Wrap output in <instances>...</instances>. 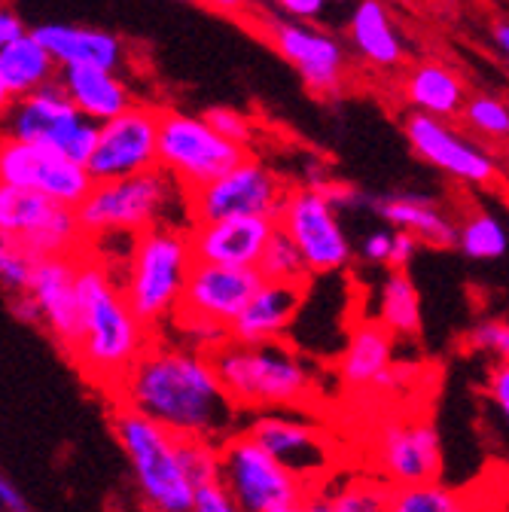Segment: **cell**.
<instances>
[{"mask_svg": "<svg viewBox=\"0 0 509 512\" xmlns=\"http://www.w3.org/2000/svg\"><path fill=\"white\" fill-rule=\"evenodd\" d=\"M110 397L116 406H129L177 436L223 442L244 427V412L229 400L211 354L156 336Z\"/></svg>", "mask_w": 509, "mask_h": 512, "instance_id": "6da1fadb", "label": "cell"}, {"mask_svg": "<svg viewBox=\"0 0 509 512\" xmlns=\"http://www.w3.org/2000/svg\"><path fill=\"white\" fill-rule=\"evenodd\" d=\"M77 293L83 305V330L71 360L95 388L110 394L150 345L153 333L125 305L113 269L89 247L77 253Z\"/></svg>", "mask_w": 509, "mask_h": 512, "instance_id": "7a4b0ae2", "label": "cell"}, {"mask_svg": "<svg viewBox=\"0 0 509 512\" xmlns=\"http://www.w3.org/2000/svg\"><path fill=\"white\" fill-rule=\"evenodd\" d=\"M211 360L229 400L241 412L299 409L308 406L317 391V369L284 339L257 345L229 339Z\"/></svg>", "mask_w": 509, "mask_h": 512, "instance_id": "3957f363", "label": "cell"}, {"mask_svg": "<svg viewBox=\"0 0 509 512\" xmlns=\"http://www.w3.org/2000/svg\"><path fill=\"white\" fill-rule=\"evenodd\" d=\"M189 226L159 223L129 238L122 256V272H113L125 305L141 324L159 336L180 305L186 275L193 269Z\"/></svg>", "mask_w": 509, "mask_h": 512, "instance_id": "277c9868", "label": "cell"}, {"mask_svg": "<svg viewBox=\"0 0 509 512\" xmlns=\"http://www.w3.org/2000/svg\"><path fill=\"white\" fill-rule=\"evenodd\" d=\"M74 211L86 241L101 235H138L159 223L189 226L186 189L159 165L141 174L92 183Z\"/></svg>", "mask_w": 509, "mask_h": 512, "instance_id": "5b68a950", "label": "cell"}, {"mask_svg": "<svg viewBox=\"0 0 509 512\" xmlns=\"http://www.w3.org/2000/svg\"><path fill=\"white\" fill-rule=\"evenodd\" d=\"M113 430L129 458L135 485L150 512H189L193 503V485H189L180 455H177V433L150 421L147 415L116 406Z\"/></svg>", "mask_w": 509, "mask_h": 512, "instance_id": "8992f818", "label": "cell"}, {"mask_svg": "<svg viewBox=\"0 0 509 512\" xmlns=\"http://www.w3.org/2000/svg\"><path fill=\"white\" fill-rule=\"evenodd\" d=\"M0 135L58 150L61 156L86 165L98 141V122L86 119L58 80H52L7 104L0 113Z\"/></svg>", "mask_w": 509, "mask_h": 512, "instance_id": "52a82bcc", "label": "cell"}, {"mask_svg": "<svg viewBox=\"0 0 509 512\" xmlns=\"http://www.w3.org/2000/svg\"><path fill=\"white\" fill-rule=\"evenodd\" d=\"M290 183L263 159L244 156L220 177L186 192V220L211 223L223 217H278Z\"/></svg>", "mask_w": 509, "mask_h": 512, "instance_id": "ba28073f", "label": "cell"}, {"mask_svg": "<svg viewBox=\"0 0 509 512\" xmlns=\"http://www.w3.org/2000/svg\"><path fill=\"white\" fill-rule=\"evenodd\" d=\"M244 156L247 150L217 135L205 116L159 107L156 159L186 192L220 177Z\"/></svg>", "mask_w": 509, "mask_h": 512, "instance_id": "9c48e42d", "label": "cell"}, {"mask_svg": "<svg viewBox=\"0 0 509 512\" xmlns=\"http://www.w3.org/2000/svg\"><path fill=\"white\" fill-rule=\"evenodd\" d=\"M217 482L244 512H266L302 500L308 482L290 473L244 427L220 442Z\"/></svg>", "mask_w": 509, "mask_h": 512, "instance_id": "30bf717a", "label": "cell"}, {"mask_svg": "<svg viewBox=\"0 0 509 512\" xmlns=\"http://www.w3.org/2000/svg\"><path fill=\"white\" fill-rule=\"evenodd\" d=\"M0 232L31 260L86 250L77 211L22 186L0 183Z\"/></svg>", "mask_w": 509, "mask_h": 512, "instance_id": "8fae6325", "label": "cell"}, {"mask_svg": "<svg viewBox=\"0 0 509 512\" xmlns=\"http://www.w3.org/2000/svg\"><path fill=\"white\" fill-rule=\"evenodd\" d=\"M250 28L272 43V49L302 77L308 92H314L317 98H336L345 92L348 49L339 37L324 28H314L311 22L272 13H260Z\"/></svg>", "mask_w": 509, "mask_h": 512, "instance_id": "7c38bea8", "label": "cell"}, {"mask_svg": "<svg viewBox=\"0 0 509 512\" xmlns=\"http://www.w3.org/2000/svg\"><path fill=\"white\" fill-rule=\"evenodd\" d=\"M275 223L299 247L302 260L314 278L336 275L351 263L354 247L342 229L339 211L317 189L290 186Z\"/></svg>", "mask_w": 509, "mask_h": 512, "instance_id": "4fadbf2b", "label": "cell"}, {"mask_svg": "<svg viewBox=\"0 0 509 512\" xmlns=\"http://www.w3.org/2000/svg\"><path fill=\"white\" fill-rule=\"evenodd\" d=\"M403 132L415 156H421L436 171L449 174L467 186H494L503 180V168L488 144L476 141L455 128L452 119H436L412 110L403 119Z\"/></svg>", "mask_w": 509, "mask_h": 512, "instance_id": "5bb4252c", "label": "cell"}, {"mask_svg": "<svg viewBox=\"0 0 509 512\" xmlns=\"http://www.w3.org/2000/svg\"><path fill=\"white\" fill-rule=\"evenodd\" d=\"M372 473L394 485L436 482L442 476V439L427 418H391L375 430Z\"/></svg>", "mask_w": 509, "mask_h": 512, "instance_id": "9a60e30c", "label": "cell"}, {"mask_svg": "<svg viewBox=\"0 0 509 512\" xmlns=\"http://www.w3.org/2000/svg\"><path fill=\"white\" fill-rule=\"evenodd\" d=\"M156 132H159V107L132 104L122 113L98 122V141L86 159L92 183L141 174L159 165L156 159Z\"/></svg>", "mask_w": 509, "mask_h": 512, "instance_id": "2e32d148", "label": "cell"}, {"mask_svg": "<svg viewBox=\"0 0 509 512\" xmlns=\"http://www.w3.org/2000/svg\"><path fill=\"white\" fill-rule=\"evenodd\" d=\"M0 183L34 189L40 196L77 208L92 186L86 165L61 156L58 150L0 135Z\"/></svg>", "mask_w": 509, "mask_h": 512, "instance_id": "e0dca14e", "label": "cell"}, {"mask_svg": "<svg viewBox=\"0 0 509 512\" xmlns=\"http://www.w3.org/2000/svg\"><path fill=\"white\" fill-rule=\"evenodd\" d=\"M244 430L308 485L324 482L333 470V442L314 421L290 409L260 412L250 424H244Z\"/></svg>", "mask_w": 509, "mask_h": 512, "instance_id": "ac0fdd59", "label": "cell"}, {"mask_svg": "<svg viewBox=\"0 0 509 512\" xmlns=\"http://www.w3.org/2000/svg\"><path fill=\"white\" fill-rule=\"evenodd\" d=\"M25 293L34 299L40 311V324L49 330V336L68 354H74L83 330V305L77 293V253L34 260Z\"/></svg>", "mask_w": 509, "mask_h": 512, "instance_id": "d6986e66", "label": "cell"}, {"mask_svg": "<svg viewBox=\"0 0 509 512\" xmlns=\"http://www.w3.org/2000/svg\"><path fill=\"white\" fill-rule=\"evenodd\" d=\"M263 275L257 266H220V263H193L180 293V305L174 314H193L223 324L229 330V320L247 305V299L257 293Z\"/></svg>", "mask_w": 509, "mask_h": 512, "instance_id": "ffe728a7", "label": "cell"}, {"mask_svg": "<svg viewBox=\"0 0 509 512\" xmlns=\"http://www.w3.org/2000/svg\"><path fill=\"white\" fill-rule=\"evenodd\" d=\"M272 217H223L189 226V250L199 263L257 266L260 253L275 232Z\"/></svg>", "mask_w": 509, "mask_h": 512, "instance_id": "44dd1931", "label": "cell"}, {"mask_svg": "<svg viewBox=\"0 0 509 512\" xmlns=\"http://www.w3.org/2000/svg\"><path fill=\"white\" fill-rule=\"evenodd\" d=\"M339 381L351 391L388 388L397 381L394 366V336L372 317H363L351 327L342 357L336 363Z\"/></svg>", "mask_w": 509, "mask_h": 512, "instance_id": "7402d4cb", "label": "cell"}, {"mask_svg": "<svg viewBox=\"0 0 509 512\" xmlns=\"http://www.w3.org/2000/svg\"><path fill=\"white\" fill-rule=\"evenodd\" d=\"M305 290L293 284L263 281L247 299V305L229 320V339L257 345V342H275L290 333L302 308Z\"/></svg>", "mask_w": 509, "mask_h": 512, "instance_id": "603a6c76", "label": "cell"}, {"mask_svg": "<svg viewBox=\"0 0 509 512\" xmlns=\"http://www.w3.org/2000/svg\"><path fill=\"white\" fill-rule=\"evenodd\" d=\"M31 34L43 43V49L52 55L58 68L71 64H92V68L116 71L125 64V43L101 28H83V25H65V22H46L31 28Z\"/></svg>", "mask_w": 509, "mask_h": 512, "instance_id": "cb8c5ba5", "label": "cell"}, {"mask_svg": "<svg viewBox=\"0 0 509 512\" xmlns=\"http://www.w3.org/2000/svg\"><path fill=\"white\" fill-rule=\"evenodd\" d=\"M348 40L360 61L375 71H400L406 64V40L385 0H357L348 19Z\"/></svg>", "mask_w": 509, "mask_h": 512, "instance_id": "d4e9b609", "label": "cell"}, {"mask_svg": "<svg viewBox=\"0 0 509 512\" xmlns=\"http://www.w3.org/2000/svg\"><path fill=\"white\" fill-rule=\"evenodd\" d=\"M381 223L406 229L421 244L430 247H455V220L445 214L430 196L421 192H391V196H372L369 208Z\"/></svg>", "mask_w": 509, "mask_h": 512, "instance_id": "484cf974", "label": "cell"}, {"mask_svg": "<svg viewBox=\"0 0 509 512\" xmlns=\"http://www.w3.org/2000/svg\"><path fill=\"white\" fill-rule=\"evenodd\" d=\"M55 80L71 98V104L92 122H104L135 104L132 89L122 83L116 71L92 68V64H71V68H61Z\"/></svg>", "mask_w": 509, "mask_h": 512, "instance_id": "4316f807", "label": "cell"}, {"mask_svg": "<svg viewBox=\"0 0 509 512\" xmlns=\"http://www.w3.org/2000/svg\"><path fill=\"white\" fill-rule=\"evenodd\" d=\"M403 98L418 113L455 122L467 101V83L452 64L415 61L403 77Z\"/></svg>", "mask_w": 509, "mask_h": 512, "instance_id": "83f0119b", "label": "cell"}, {"mask_svg": "<svg viewBox=\"0 0 509 512\" xmlns=\"http://www.w3.org/2000/svg\"><path fill=\"white\" fill-rule=\"evenodd\" d=\"M55 74L58 64L31 31H22L19 37L0 46V86L10 92V98L28 95L52 83Z\"/></svg>", "mask_w": 509, "mask_h": 512, "instance_id": "f1b7e54d", "label": "cell"}, {"mask_svg": "<svg viewBox=\"0 0 509 512\" xmlns=\"http://www.w3.org/2000/svg\"><path fill=\"white\" fill-rule=\"evenodd\" d=\"M378 324L394 339H418L424 330L421 320V296L406 269H388L378 287Z\"/></svg>", "mask_w": 509, "mask_h": 512, "instance_id": "f546056e", "label": "cell"}, {"mask_svg": "<svg viewBox=\"0 0 509 512\" xmlns=\"http://www.w3.org/2000/svg\"><path fill=\"white\" fill-rule=\"evenodd\" d=\"M388 512H485L476 494L452 488L445 482L394 485L388 497Z\"/></svg>", "mask_w": 509, "mask_h": 512, "instance_id": "4dcf8cb0", "label": "cell"}, {"mask_svg": "<svg viewBox=\"0 0 509 512\" xmlns=\"http://www.w3.org/2000/svg\"><path fill=\"white\" fill-rule=\"evenodd\" d=\"M455 247H461L464 256L479 260V263L500 260V256H506V247H509L506 226L491 211H473L461 223H455Z\"/></svg>", "mask_w": 509, "mask_h": 512, "instance_id": "1f68e13d", "label": "cell"}, {"mask_svg": "<svg viewBox=\"0 0 509 512\" xmlns=\"http://www.w3.org/2000/svg\"><path fill=\"white\" fill-rule=\"evenodd\" d=\"M257 272L263 275V281H278V284H293L308 290V284L314 281V275L308 272L299 247L287 238L284 229L275 226V232L269 235L260 260H257Z\"/></svg>", "mask_w": 509, "mask_h": 512, "instance_id": "d6a6232c", "label": "cell"}, {"mask_svg": "<svg viewBox=\"0 0 509 512\" xmlns=\"http://www.w3.org/2000/svg\"><path fill=\"white\" fill-rule=\"evenodd\" d=\"M458 119L464 122L467 132L482 141V144H503L509 135V107L500 95L491 92H479V95H467Z\"/></svg>", "mask_w": 509, "mask_h": 512, "instance_id": "836d02e7", "label": "cell"}, {"mask_svg": "<svg viewBox=\"0 0 509 512\" xmlns=\"http://www.w3.org/2000/svg\"><path fill=\"white\" fill-rule=\"evenodd\" d=\"M333 512H388L391 485L375 473H357L342 479L336 488L324 479Z\"/></svg>", "mask_w": 509, "mask_h": 512, "instance_id": "e575fe53", "label": "cell"}, {"mask_svg": "<svg viewBox=\"0 0 509 512\" xmlns=\"http://www.w3.org/2000/svg\"><path fill=\"white\" fill-rule=\"evenodd\" d=\"M177 455H180V467L193 488L217 479L220 442L205 439V436H177Z\"/></svg>", "mask_w": 509, "mask_h": 512, "instance_id": "d590c367", "label": "cell"}, {"mask_svg": "<svg viewBox=\"0 0 509 512\" xmlns=\"http://www.w3.org/2000/svg\"><path fill=\"white\" fill-rule=\"evenodd\" d=\"M205 122L214 128L217 135H223L226 141L244 147L250 153V144H253V135H257V128H253V119L232 110V107H211L208 113H202Z\"/></svg>", "mask_w": 509, "mask_h": 512, "instance_id": "8d00e7d4", "label": "cell"}, {"mask_svg": "<svg viewBox=\"0 0 509 512\" xmlns=\"http://www.w3.org/2000/svg\"><path fill=\"white\" fill-rule=\"evenodd\" d=\"M31 269H34L31 256H25L4 232H0V284H4L10 293H22V290H28Z\"/></svg>", "mask_w": 509, "mask_h": 512, "instance_id": "74e56055", "label": "cell"}, {"mask_svg": "<svg viewBox=\"0 0 509 512\" xmlns=\"http://www.w3.org/2000/svg\"><path fill=\"white\" fill-rule=\"evenodd\" d=\"M467 348L485 357H497L506 360L509 357V327L506 320L494 317V320H482L467 333Z\"/></svg>", "mask_w": 509, "mask_h": 512, "instance_id": "f35d334b", "label": "cell"}, {"mask_svg": "<svg viewBox=\"0 0 509 512\" xmlns=\"http://www.w3.org/2000/svg\"><path fill=\"white\" fill-rule=\"evenodd\" d=\"M317 192L342 214V211H369L372 208V196H366V192H360L357 186H351V183H342V180H336V177H330V180H324L321 186H317Z\"/></svg>", "mask_w": 509, "mask_h": 512, "instance_id": "ab89813d", "label": "cell"}, {"mask_svg": "<svg viewBox=\"0 0 509 512\" xmlns=\"http://www.w3.org/2000/svg\"><path fill=\"white\" fill-rule=\"evenodd\" d=\"M189 512H244V509L214 479V482H202V485L193 488V503H189Z\"/></svg>", "mask_w": 509, "mask_h": 512, "instance_id": "60d3db41", "label": "cell"}, {"mask_svg": "<svg viewBox=\"0 0 509 512\" xmlns=\"http://www.w3.org/2000/svg\"><path fill=\"white\" fill-rule=\"evenodd\" d=\"M485 397L497 406L500 415H509V363L497 360L485 375Z\"/></svg>", "mask_w": 509, "mask_h": 512, "instance_id": "b9f144b4", "label": "cell"}, {"mask_svg": "<svg viewBox=\"0 0 509 512\" xmlns=\"http://www.w3.org/2000/svg\"><path fill=\"white\" fill-rule=\"evenodd\" d=\"M272 4L278 7L281 16L287 19H299V22H314V19H321L333 0H272Z\"/></svg>", "mask_w": 509, "mask_h": 512, "instance_id": "7bdbcfd3", "label": "cell"}, {"mask_svg": "<svg viewBox=\"0 0 509 512\" xmlns=\"http://www.w3.org/2000/svg\"><path fill=\"white\" fill-rule=\"evenodd\" d=\"M421 241L415 235H409L406 229H394L391 232V253H388V269H409V263L415 260Z\"/></svg>", "mask_w": 509, "mask_h": 512, "instance_id": "ee69618b", "label": "cell"}, {"mask_svg": "<svg viewBox=\"0 0 509 512\" xmlns=\"http://www.w3.org/2000/svg\"><path fill=\"white\" fill-rule=\"evenodd\" d=\"M391 232L394 229H372L363 241H360V260L372 263V266H385L388 253H391Z\"/></svg>", "mask_w": 509, "mask_h": 512, "instance_id": "f6af8a7d", "label": "cell"}, {"mask_svg": "<svg viewBox=\"0 0 509 512\" xmlns=\"http://www.w3.org/2000/svg\"><path fill=\"white\" fill-rule=\"evenodd\" d=\"M22 31H28L25 22L16 16V10L10 4H4V0H0V46L10 43L13 37H19Z\"/></svg>", "mask_w": 509, "mask_h": 512, "instance_id": "bcb514c9", "label": "cell"}, {"mask_svg": "<svg viewBox=\"0 0 509 512\" xmlns=\"http://www.w3.org/2000/svg\"><path fill=\"white\" fill-rule=\"evenodd\" d=\"M10 308L19 320H25V324H40V311L34 305V299L22 290V293H13L10 296Z\"/></svg>", "mask_w": 509, "mask_h": 512, "instance_id": "7dc6e473", "label": "cell"}, {"mask_svg": "<svg viewBox=\"0 0 509 512\" xmlns=\"http://www.w3.org/2000/svg\"><path fill=\"white\" fill-rule=\"evenodd\" d=\"M0 506H4L7 512H28L25 497L19 494V488L7 476H0Z\"/></svg>", "mask_w": 509, "mask_h": 512, "instance_id": "c3c4849f", "label": "cell"}, {"mask_svg": "<svg viewBox=\"0 0 509 512\" xmlns=\"http://www.w3.org/2000/svg\"><path fill=\"white\" fill-rule=\"evenodd\" d=\"M205 4L223 16H244L250 10V0H205Z\"/></svg>", "mask_w": 509, "mask_h": 512, "instance_id": "681fc988", "label": "cell"}, {"mask_svg": "<svg viewBox=\"0 0 509 512\" xmlns=\"http://www.w3.org/2000/svg\"><path fill=\"white\" fill-rule=\"evenodd\" d=\"M491 43L497 46V55H506L509 52V22L506 19H497L491 25Z\"/></svg>", "mask_w": 509, "mask_h": 512, "instance_id": "f907efd6", "label": "cell"}, {"mask_svg": "<svg viewBox=\"0 0 509 512\" xmlns=\"http://www.w3.org/2000/svg\"><path fill=\"white\" fill-rule=\"evenodd\" d=\"M266 512H305V503L293 500V503H284V506H275V509H266Z\"/></svg>", "mask_w": 509, "mask_h": 512, "instance_id": "816d5d0a", "label": "cell"}, {"mask_svg": "<svg viewBox=\"0 0 509 512\" xmlns=\"http://www.w3.org/2000/svg\"><path fill=\"white\" fill-rule=\"evenodd\" d=\"M13 98H10V92L4 89V86H0V113H4L7 110V104H10Z\"/></svg>", "mask_w": 509, "mask_h": 512, "instance_id": "f5cc1de1", "label": "cell"}, {"mask_svg": "<svg viewBox=\"0 0 509 512\" xmlns=\"http://www.w3.org/2000/svg\"><path fill=\"white\" fill-rule=\"evenodd\" d=\"M183 4H196V0H183Z\"/></svg>", "mask_w": 509, "mask_h": 512, "instance_id": "db71d44e", "label": "cell"}]
</instances>
